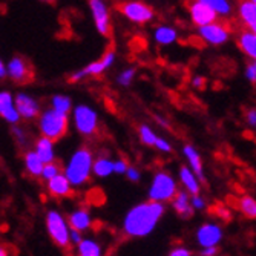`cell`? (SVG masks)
Here are the masks:
<instances>
[{"mask_svg":"<svg viewBox=\"0 0 256 256\" xmlns=\"http://www.w3.org/2000/svg\"><path fill=\"white\" fill-rule=\"evenodd\" d=\"M182 152H184L186 158H188V161L190 162L192 170L196 174V176H198L201 181H204L206 176H204V169H202V161H201V156H200V154L196 152V149H195L194 146H190V144H186L184 149H182Z\"/></svg>","mask_w":256,"mask_h":256,"instance_id":"21","label":"cell"},{"mask_svg":"<svg viewBox=\"0 0 256 256\" xmlns=\"http://www.w3.org/2000/svg\"><path fill=\"white\" fill-rule=\"evenodd\" d=\"M246 120L252 128H256V109H248L246 114Z\"/></svg>","mask_w":256,"mask_h":256,"instance_id":"40","label":"cell"},{"mask_svg":"<svg viewBox=\"0 0 256 256\" xmlns=\"http://www.w3.org/2000/svg\"><path fill=\"white\" fill-rule=\"evenodd\" d=\"M6 72H8V66L5 64V62L0 63V77H2V80L6 77Z\"/></svg>","mask_w":256,"mask_h":256,"instance_id":"46","label":"cell"},{"mask_svg":"<svg viewBox=\"0 0 256 256\" xmlns=\"http://www.w3.org/2000/svg\"><path fill=\"white\" fill-rule=\"evenodd\" d=\"M42 2H46V4H52V2H56V0H42Z\"/></svg>","mask_w":256,"mask_h":256,"instance_id":"48","label":"cell"},{"mask_svg":"<svg viewBox=\"0 0 256 256\" xmlns=\"http://www.w3.org/2000/svg\"><path fill=\"white\" fill-rule=\"evenodd\" d=\"M11 132H12V135L16 136V140H17L18 143H22V144L25 143V132H23L18 126H14Z\"/></svg>","mask_w":256,"mask_h":256,"instance_id":"41","label":"cell"},{"mask_svg":"<svg viewBox=\"0 0 256 256\" xmlns=\"http://www.w3.org/2000/svg\"><path fill=\"white\" fill-rule=\"evenodd\" d=\"M252 2H254V4H256V0H252Z\"/></svg>","mask_w":256,"mask_h":256,"instance_id":"50","label":"cell"},{"mask_svg":"<svg viewBox=\"0 0 256 256\" xmlns=\"http://www.w3.org/2000/svg\"><path fill=\"white\" fill-rule=\"evenodd\" d=\"M253 64H254V68H256V60H254V63H253Z\"/></svg>","mask_w":256,"mask_h":256,"instance_id":"49","label":"cell"},{"mask_svg":"<svg viewBox=\"0 0 256 256\" xmlns=\"http://www.w3.org/2000/svg\"><path fill=\"white\" fill-rule=\"evenodd\" d=\"M8 66V77L17 84H28L34 80V69L25 57L14 56Z\"/></svg>","mask_w":256,"mask_h":256,"instance_id":"7","label":"cell"},{"mask_svg":"<svg viewBox=\"0 0 256 256\" xmlns=\"http://www.w3.org/2000/svg\"><path fill=\"white\" fill-rule=\"evenodd\" d=\"M162 215H164L162 202L152 200L148 202H140L126 214L123 232L130 238H144L152 234Z\"/></svg>","mask_w":256,"mask_h":256,"instance_id":"1","label":"cell"},{"mask_svg":"<svg viewBox=\"0 0 256 256\" xmlns=\"http://www.w3.org/2000/svg\"><path fill=\"white\" fill-rule=\"evenodd\" d=\"M176 31L172 26H160L155 31V40L160 44H172L176 40Z\"/></svg>","mask_w":256,"mask_h":256,"instance_id":"26","label":"cell"},{"mask_svg":"<svg viewBox=\"0 0 256 256\" xmlns=\"http://www.w3.org/2000/svg\"><path fill=\"white\" fill-rule=\"evenodd\" d=\"M188 8H189V14H190L192 22L198 28L218 20L216 11H214L208 5L200 2V0H190V2H188Z\"/></svg>","mask_w":256,"mask_h":256,"instance_id":"11","label":"cell"},{"mask_svg":"<svg viewBox=\"0 0 256 256\" xmlns=\"http://www.w3.org/2000/svg\"><path fill=\"white\" fill-rule=\"evenodd\" d=\"M128 169H129V164H128V161H126V160H117V161H115V164H114L115 174L123 175V174L128 172Z\"/></svg>","mask_w":256,"mask_h":256,"instance_id":"35","label":"cell"},{"mask_svg":"<svg viewBox=\"0 0 256 256\" xmlns=\"http://www.w3.org/2000/svg\"><path fill=\"white\" fill-rule=\"evenodd\" d=\"M117 10L130 22L144 25L154 18V10L143 2H123L117 6Z\"/></svg>","mask_w":256,"mask_h":256,"instance_id":"8","label":"cell"},{"mask_svg":"<svg viewBox=\"0 0 256 256\" xmlns=\"http://www.w3.org/2000/svg\"><path fill=\"white\" fill-rule=\"evenodd\" d=\"M16 108L20 112L22 118L34 120L40 117V104L36 98L28 94H17L16 96Z\"/></svg>","mask_w":256,"mask_h":256,"instance_id":"13","label":"cell"},{"mask_svg":"<svg viewBox=\"0 0 256 256\" xmlns=\"http://www.w3.org/2000/svg\"><path fill=\"white\" fill-rule=\"evenodd\" d=\"M192 206L195 207V210H201L206 207V201L200 195H192Z\"/></svg>","mask_w":256,"mask_h":256,"instance_id":"39","label":"cell"},{"mask_svg":"<svg viewBox=\"0 0 256 256\" xmlns=\"http://www.w3.org/2000/svg\"><path fill=\"white\" fill-rule=\"evenodd\" d=\"M89 8L92 12V18H94L97 31L108 37L110 34V16L108 11V6L104 4V0H88Z\"/></svg>","mask_w":256,"mask_h":256,"instance_id":"10","label":"cell"},{"mask_svg":"<svg viewBox=\"0 0 256 256\" xmlns=\"http://www.w3.org/2000/svg\"><path fill=\"white\" fill-rule=\"evenodd\" d=\"M172 206L181 218H190L195 210V207L192 206V198H189V192H178L172 200Z\"/></svg>","mask_w":256,"mask_h":256,"instance_id":"15","label":"cell"},{"mask_svg":"<svg viewBox=\"0 0 256 256\" xmlns=\"http://www.w3.org/2000/svg\"><path fill=\"white\" fill-rule=\"evenodd\" d=\"M138 134H140V140H142L143 144H146V146H155L156 144L158 136L154 134V130L148 124H142V126H140Z\"/></svg>","mask_w":256,"mask_h":256,"instance_id":"30","label":"cell"},{"mask_svg":"<svg viewBox=\"0 0 256 256\" xmlns=\"http://www.w3.org/2000/svg\"><path fill=\"white\" fill-rule=\"evenodd\" d=\"M238 14L244 25L256 32V4L252 0H242L238 8Z\"/></svg>","mask_w":256,"mask_h":256,"instance_id":"17","label":"cell"},{"mask_svg":"<svg viewBox=\"0 0 256 256\" xmlns=\"http://www.w3.org/2000/svg\"><path fill=\"white\" fill-rule=\"evenodd\" d=\"M38 129L43 136L58 142L68 132V115L60 114L56 109H46L38 117Z\"/></svg>","mask_w":256,"mask_h":256,"instance_id":"3","label":"cell"},{"mask_svg":"<svg viewBox=\"0 0 256 256\" xmlns=\"http://www.w3.org/2000/svg\"><path fill=\"white\" fill-rule=\"evenodd\" d=\"M218 252H220L218 246H212V247H206V248L201 252V254H202V256H214V254H218Z\"/></svg>","mask_w":256,"mask_h":256,"instance_id":"45","label":"cell"},{"mask_svg":"<svg viewBox=\"0 0 256 256\" xmlns=\"http://www.w3.org/2000/svg\"><path fill=\"white\" fill-rule=\"evenodd\" d=\"M74 124L82 135L92 136L98 129V115L92 108L80 104L74 109Z\"/></svg>","mask_w":256,"mask_h":256,"instance_id":"6","label":"cell"},{"mask_svg":"<svg viewBox=\"0 0 256 256\" xmlns=\"http://www.w3.org/2000/svg\"><path fill=\"white\" fill-rule=\"evenodd\" d=\"M25 168L32 176H42L44 161L40 158V155L36 150H30L25 154Z\"/></svg>","mask_w":256,"mask_h":256,"instance_id":"23","label":"cell"},{"mask_svg":"<svg viewBox=\"0 0 256 256\" xmlns=\"http://www.w3.org/2000/svg\"><path fill=\"white\" fill-rule=\"evenodd\" d=\"M246 77H247L252 83H256V68H254V64L247 66V69H246Z\"/></svg>","mask_w":256,"mask_h":256,"instance_id":"44","label":"cell"},{"mask_svg":"<svg viewBox=\"0 0 256 256\" xmlns=\"http://www.w3.org/2000/svg\"><path fill=\"white\" fill-rule=\"evenodd\" d=\"M155 148H156L158 150H161V152H170V150H172V146L166 142L164 138H160V136H158V140H156Z\"/></svg>","mask_w":256,"mask_h":256,"instance_id":"37","label":"cell"},{"mask_svg":"<svg viewBox=\"0 0 256 256\" xmlns=\"http://www.w3.org/2000/svg\"><path fill=\"white\" fill-rule=\"evenodd\" d=\"M66 220L63 215L57 210H50L46 215V228H48V234L51 240L58 246L60 248H68L69 242H71V232L68 228Z\"/></svg>","mask_w":256,"mask_h":256,"instance_id":"5","label":"cell"},{"mask_svg":"<svg viewBox=\"0 0 256 256\" xmlns=\"http://www.w3.org/2000/svg\"><path fill=\"white\" fill-rule=\"evenodd\" d=\"M36 152L44 161V164H46V162H52L54 158H56L54 156V142L51 138L42 135V138H38L37 143H36Z\"/></svg>","mask_w":256,"mask_h":256,"instance_id":"22","label":"cell"},{"mask_svg":"<svg viewBox=\"0 0 256 256\" xmlns=\"http://www.w3.org/2000/svg\"><path fill=\"white\" fill-rule=\"evenodd\" d=\"M68 222L71 224L72 228L84 232V230H88L90 227L92 220H90V215H89L88 210H84V208H78V210L68 215Z\"/></svg>","mask_w":256,"mask_h":256,"instance_id":"20","label":"cell"},{"mask_svg":"<svg viewBox=\"0 0 256 256\" xmlns=\"http://www.w3.org/2000/svg\"><path fill=\"white\" fill-rule=\"evenodd\" d=\"M222 240V230L220 226L207 222L202 224L198 230H196V242L206 248V247H212V246H218Z\"/></svg>","mask_w":256,"mask_h":256,"instance_id":"12","label":"cell"},{"mask_svg":"<svg viewBox=\"0 0 256 256\" xmlns=\"http://www.w3.org/2000/svg\"><path fill=\"white\" fill-rule=\"evenodd\" d=\"M114 62H115V52L106 51V54L100 60L89 63L83 69V72H84V76H102L108 68H110L114 64Z\"/></svg>","mask_w":256,"mask_h":256,"instance_id":"16","label":"cell"},{"mask_svg":"<svg viewBox=\"0 0 256 256\" xmlns=\"http://www.w3.org/2000/svg\"><path fill=\"white\" fill-rule=\"evenodd\" d=\"M155 120H156V122H158V123H160L162 128H169V123H168L164 118H161V117H155Z\"/></svg>","mask_w":256,"mask_h":256,"instance_id":"47","label":"cell"},{"mask_svg":"<svg viewBox=\"0 0 256 256\" xmlns=\"http://www.w3.org/2000/svg\"><path fill=\"white\" fill-rule=\"evenodd\" d=\"M200 2L208 5L221 17H227L232 14V5H230L228 0H200Z\"/></svg>","mask_w":256,"mask_h":256,"instance_id":"28","label":"cell"},{"mask_svg":"<svg viewBox=\"0 0 256 256\" xmlns=\"http://www.w3.org/2000/svg\"><path fill=\"white\" fill-rule=\"evenodd\" d=\"M192 84H194V88H196V89H204L206 84H207V80H206V77L196 76V77H194Z\"/></svg>","mask_w":256,"mask_h":256,"instance_id":"43","label":"cell"},{"mask_svg":"<svg viewBox=\"0 0 256 256\" xmlns=\"http://www.w3.org/2000/svg\"><path fill=\"white\" fill-rule=\"evenodd\" d=\"M0 115H2V118L6 123H10V124H17L20 122V118H22V115L17 110L16 104L11 106V108H8V109H5V110H0Z\"/></svg>","mask_w":256,"mask_h":256,"instance_id":"31","label":"cell"},{"mask_svg":"<svg viewBox=\"0 0 256 256\" xmlns=\"http://www.w3.org/2000/svg\"><path fill=\"white\" fill-rule=\"evenodd\" d=\"M134 76H135V69H124V71H123V72L120 74V77H118V83H120L122 86L128 88V86L132 83Z\"/></svg>","mask_w":256,"mask_h":256,"instance_id":"34","label":"cell"},{"mask_svg":"<svg viewBox=\"0 0 256 256\" xmlns=\"http://www.w3.org/2000/svg\"><path fill=\"white\" fill-rule=\"evenodd\" d=\"M114 164H115V161H112L106 155H102L94 161V169H92V172H94V175H97L100 178H106V176H109V175H112L115 172Z\"/></svg>","mask_w":256,"mask_h":256,"instance_id":"24","label":"cell"},{"mask_svg":"<svg viewBox=\"0 0 256 256\" xmlns=\"http://www.w3.org/2000/svg\"><path fill=\"white\" fill-rule=\"evenodd\" d=\"M82 241H83L82 232H80V230H77V228H72V227H71V242H72L74 246H78Z\"/></svg>","mask_w":256,"mask_h":256,"instance_id":"38","label":"cell"},{"mask_svg":"<svg viewBox=\"0 0 256 256\" xmlns=\"http://www.w3.org/2000/svg\"><path fill=\"white\" fill-rule=\"evenodd\" d=\"M51 104H52V109H56L57 112H60V114H66V115H68V114H69V110H71L72 102H71V98H69V97L58 94V96H54V97H52Z\"/></svg>","mask_w":256,"mask_h":256,"instance_id":"29","label":"cell"},{"mask_svg":"<svg viewBox=\"0 0 256 256\" xmlns=\"http://www.w3.org/2000/svg\"><path fill=\"white\" fill-rule=\"evenodd\" d=\"M94 169V155L89 148H78L72 156L69 158L64 168V175L72 182V186L78 188L89 181L90 172Z\"/></svg>","mask_w":256,"mask_h":256,"instance_id":"2","label":"cell"},{"mask_svg":"<svg viewBox=\"0 0 256 256\" xmlns=\"http://www.w3.org/2000/svg\"><path fill=\"white\" fill-rule=\"evenodd\" d=\"M48 190L56 198H64L72 195V182L64 174H58L57 176L48 181Z\"/></svg>","mask_w":256,"mask_h":256,"instance_id":"14","label":"cell"},{"mask_svg":"<svg viewBox=\"0 0 256 256\" xmlns=\"http://www.w3.org/2000/svg\"><path fill=\"white\" fill-rule=\"evenodd\" d=\"M169 254H170V256H190L192 252L188 250V248H184V247H176V248L170 250Z\"/></svg>","mask_w":256,"mask_h":256,"instance_id":"42","label":"cell"},{"mask_svg":"<svg viewBox=\"0 0 256 256\" xmlns=\"http://www.w3.org/2000/svg\"><path fill=\"white\" fill-rule=\"evenodd\" d=\"M238 208L240 212L248 218V220H254L256 218V200H253L252 196H241L238 200Z\"/></svg>","mask_w":256,"mask_h":256,"instance_id":"25","label":"cell"},{"mask_svg":"<svg viewBox=\"0 0 256 256\" xmlns=\"http://www.w3.org/2000/svg\"><path fill=\"white\" fill-rule=\"evenodd\" d=\"M198 32H200V37L206 43L214 44V46L226 43L228 40V37H230V31H228L227 25H224V23H221L218 20L208 23V25L200 26Z\"/></svg>","mask_w":256,"mask_h":256,"instance_id":"9","label":"cell"},{"mask_svg":"<svg viewBox=\"0 0 256 256\" xmlns=\"http://www.w3.org/2000/svg\"><path fill=\"white\" fill-rule=\"evenodd\" d=\"M78 254L80 256H100L102 254V247L98 242L92 240H83L78 246Z\"/></svg>","mask_w":256,"mask_h":256,"instance_id":"27","label":"cell"},{"mask_svg":"<svg viewBox=\"0 0 256 256\" xmlns=\"http://www.w3.org/2000/svg\"><path fill=\"white\" fill-rule=\"evenodd\" d=\"M180 178H181V182L184 184L186 190H188L190 195H200V178L196 176V174L189 169L188 166H181L180 168Z\"/></svg>","mask_w":256,"mask_h":256,"instance_id":"19","label":"cell"},{"mask_svg":"<svg viewBox=\"0 0 256 256\" xmlns=\"http://www.w3.org/2000/svg\"><path fill=\"white\" fill-rule=\"evenodd\" d=\"M16 104V98H12L11 92L8 90H4L2 94H0V110H5L11 106Z\"/></svg>","mask_w":256,"mask_h":256,"instance_id":"33","label":"cell"},{"mask_svg":"<svg viewBox=\"0 0 256 256\" xmlns=\"http://www.w3.org/2000/svg\"><path fill=\"white\" fill-rule=\"evenodd\" d=\"M126 175H128V180L132 181V182H138L140 178H142V174H140V170L136 168H134V166H129Z\"/></svg>","mask_w":256,"mask_h":256,"instance_id":"36","label":"cell"},{"mask_svg":"<svg viewBox=\"0 0 256 256\" xmlns=\"http://www.w3.org/2000/svg\"><path fill=\"white\" fill-rule=\"evenodd\" d=\"M238 46L247 57L256 60V32L252 30L241 31L238 36Z\"/></svg>","mask_w":256,"mask_h":256,"instance_id":"18","label":"cell"},{"mask_svg":"<svg viewBox=\"0 0 256 256\" xmlns=\"http://www.w3.org/2000/svg\"><path fill=\"white\" fill-rule=\"evenodd\" d=\"M178 188L175 180L168 172H158L149 188V200L158 201V202H166L172 201L175 195L178 194Z\"/></svg>","mask_w":256,"mask_h":256,"instance_id":"4","label":"cell"},{"mask_svg":"<svg viewBox=\"0 0 256 256\" xmlns=\"http://www.w3.org/2000/svg\"><path fill=\"white\" fill-rule=\"evenodd\" d=\"M58 174H62V172H60V166H58V164H56L54 161H52V162H46L44 168H43L42 178H43V180H46V181H50L51 178L57 176Z\"/></svg>","mask_w":256,"mask_h":256,"instance_id":"32","label":"cell"}]
</instances>
